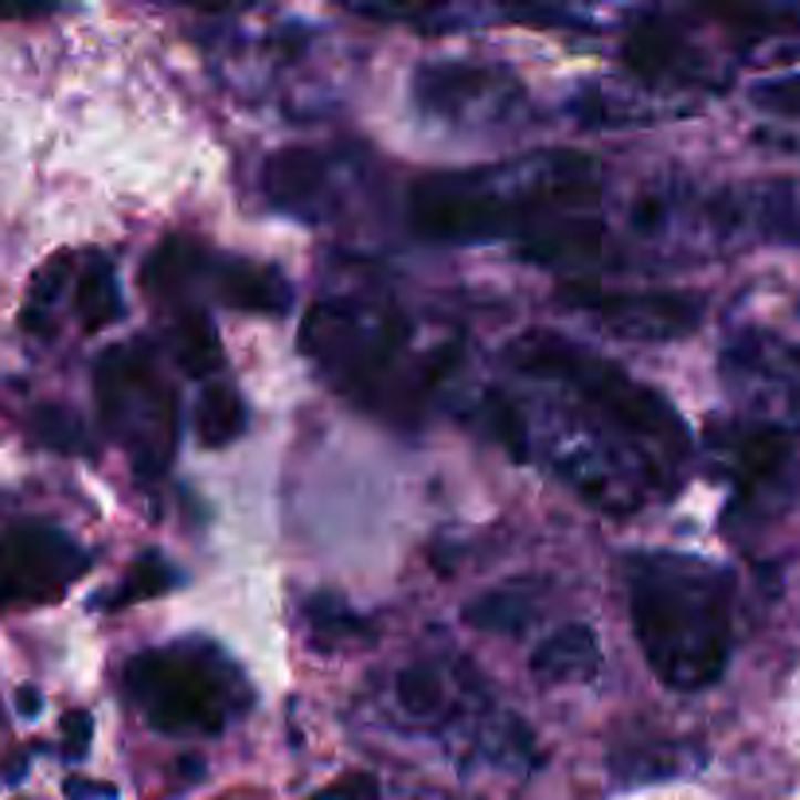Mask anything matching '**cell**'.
Listing matches in <instances>:
<instances>
[{"mask_svg":"<svg viewBox=\"0 0 800 800\" xmlns=\"http://www.w3.org/2000/svg\"><path fill=\"white\" fill-rule=\"evenodd\" d=\"M395 699H398V707H403V715L422 718V723L441 718L446 715V703H449L441 676L434 668H426V664H411V668L398 672L395 676Z\"/></svg>","mask_w":800,"mask_h":800,"instance_id":"obj_21","label":"cell"},{"mask_svg":"<svg viewBox=\"0 0 800 800\" xmlns=\"http://www.w3.org/2000/svg\"><path fill=\"white\" fill-rule=\"evenodd\" d=\"M48 4H24V9H9L0 4V20H32V17H48Z\"/></svg>","mask_w":800,"mask_h":800,"instance_id":"obj_31","label":"cell"},{"mask_svg":"<svg viewBox=\"0 0 800 800\" xmlns=\"http://www.w3.org/2000/svg\"><path fill=\"white\" fill-rule=\"evenodd\" d=\"M176 586V570L168 567V559L160 551H145L133 559V567L125 570L122 586L110 594V605H133V602H149L160 598Z\"/></svg>","mask_w":800,"mask_h":800,"instance_id":"obj_22","label":"cell"},{"mask_svg":"<svg viewBox=\"0 0 800 800\" xmlns=\"http://www.w3.org/2000/svg\"><path fill=\"white\" fill-rule=\"evenodd\" d=\"M71 266H75V258L71 254H55L32 278V293H28V305H24V313H20V324H24L28 332H48L51 329L48 309L55 305V298L63 293V281L71 278Z\"/></svg>","mask_w":800,"mask_h":800,"instance_id":"obj_24","label":"cell"},{"mask_svg":"<svg viewBox=\"0 0 800 800\" xmlns=\"http://www.w3.org/2000/svg\"><path fill=\"white\" fill-rule=\"evenodd\" d=\"M621 55H625V66L633 75L656 83V79H676L679 71H684L687 43L684 35L672 24H664V20H641V24L625 35Z\"/></svg>","mask_w":800,"mask_h":800,"instance_id":"obj_17","label":"cell"},{"mask_svg":"<svg viewBox=\"0 0 800 800\" xmlns=\"http://www.w3.org/2000/svg\"><path fill=\"white\" fill-rule=\"evenodd\" d=\"M91 570V554L51 523L28 520L0 531V610L59 602Z\"/></svg>","mask_w":800,"mask_h":800,"instance_id":"obj_7","label":"cell"},{"mask_svg":"<svg viewBox=\"0 0 800 800\" xmlns=\"http://www.w3.org/2000/svg\"><path fill=\"white\" fill-rule=\"evenodd\" d=\"M676 746H661V742H644V746H621L613 754V773L621 781L636 785V781H661V777H672L679 769Z\"/></svg>","mask_w":800,"mask_h":800,"instance_id":"obj_25","label":"cell"},{"mask_svg":"<svg viewBox=\"0 0 800 800\" xmlns=\"http://www.w3.org/2000/svg\"><path fill=\"white\" fill-rule=\"evenodd\" d=\"M211 262L215 254L204 242L188 239V235H173V239H165L145 258V266H141V285H145V293H153V298L160 301H180V305H188L191 285L211 278Z\"/></svg>","mask_w":800,"mask_h":800,"instance_id":"obj_13","label":"cell"},{"mask_svg":"<svg viewBox=\"0 0 800 800\" xmlns=\"http://www.w3.org/2000/svg\"><path fill=\"white\" fill-rule=\"evenodd\" d=\"M122 692L145 723L173 738L219 735L247 699V684L219 652L173 648L137 652L122 668Z\"/></svg>","mask_w":800,"mask_h":800,"instance_id":"obj_5","label":"cell"},{"mask_svg":"<svg viewBox=\"0 0 800 800\" xmlns=\"http://www.w3.org/2000/svg\"><path fill=\"white\" fill-rule=\"evenodd\" d=\"M94 738V718L86 710H66L63 718V754L66 758H83L91 750Z\"/></svg>","mask_w":800,"mask_h":800,"instance_id":"obj_27","label":"cell"},{"mask_svg":"<svg viewBox=\"0 0 800 800\" xmlns=\"http://www.w3.org/2000/svg\"><path fill=\"white\" fill-rule=\"evenodd\" d=\"M508 363L523 375H539V380H554L570 387L613 429H621L625 438L641 441V446H652L656 454L684 457L692 446L684 418L672 411L668 398L636 383L625 367L610 363L605 355L578 347L574 340L554 336V332H528V336L512 340Z\"/></svg>","mask_w":800,"mask_h":800,"instance_id":"obj_4","label":"cell"},{"mask_svg":"<svg viewBox=\"0 0 800 800\" xmlns=\"http://www.w3.org/2000/svg\"><path fill=\"white\" fill-rule=\"evenodd\" d=\"M598 196V165L586 153H539L508 168L426 176L411 191V224L438 242L500 239L520 227L582 207Z\"/></svg>","mask_w":800,"mask_h":800,"instance_id":"obj_1","label":"cell"},{"mask_svg":"<svg viewBox=\"0 0 800 800\" xmlns=\"http://www.w3.org/2000/svg\"><path fill=\"white\" fill-rule=\"evenodd\" d=\"M32 434L40 446L55 449V454H91V441H86V426L71 406L63 403H43L32 414Z\"/></svg>","mask_w":800,"mask_h":800,"instance_id":"obj_23","label":"cell"},{"mask_svg":"<svg viewBox=\"0 0 800 800\" xmlns=\"http://www.w3.org/2000/svg\"><path fill=\"white\" fill-rule=\"evenodd\" d=\"M313 800H380V781L372 773H352L332 785V789L316 792Z\"/></svg>","mask_w":800,"mask_h":800,"instance_id":"obj_28","label":"cell"},{"mask_svg":"<svg viewBox=\"0 0 800 800\" xmlns=\"http://www.w3.org/2000/svg\"><path fill=\"white\" fill-rule=\"evenodd\" d=\"M539 594L531 582H508V586H496L488 594H480L477 602H469L461 610V621L469 628L480 633H503V636H520L528 633V625L539 613Z\"/></svg>","mask_w":800,"mask_h":800,"instance_id":"obj_16","label":"cell"},{"mask_svg":"<svg viewBox=\"0 0 800 800\" xmlns=\"http://www.w3.org/2000/svg\"><path fill=\"white\" fill-rule=\"evenodd\" d=\"M520 86L508 71L485 63H461V59H441V63L418 66L414 75V102L426 117L438 122H469L472 114H500L508 102H516Z\"/></svg>","mask_w":800,"mask_h":800,"instance_id":"obj_9","label":"cell"},{"mask_svg":"<svg viewBox=\"0 0 800 800\" xmlns=\"http://www.w3.org/2000/svg\"><path fill=\"white\" fill-rule=\"evenodd\" d=\"M24 773H28V754H17V758H12L9 766H4V777H9V781L17 785Z\"/></svg>","mask_w":800,"mask_h":800,"instance_id":"obj_32","label":"cell"},{"mask_svg":"<svg viewBox=\"0 0 800 800\" xmlns=\"http://www.w3.org/2000/svg\"><path fill=\"white\" fill-rule=\"evenodd\" d=\"M17 710H20L24 718H35V715L43 710V695L35 692L32 684H24V687H20V695H17Z\"/></svg>","mask_w":800,"mask_h":800,"instance_id":"obj_30","label":"cell"},{"mask_svg":"<svg viewBox=\"0 0 800 800\" xmlns=\"http://www.w3.org/2000/svg\"><path fill=\"white\" fill-rule=\"evenodd\" d=\"M559 298L570 309L586 313L605 332L621 340H641V344H661L679 340L699 329L703 301L692 293H672V289H598L594 281H567Z\"/></svg>","mask_w":800,"mask_h":800,"instance_id":"obj_8","label":"cell"},{"mask_svg":"<svg viewBox=\"0 0 800 800\" xmlns=\"http://www.w3.org/2000/svg\"><path fill=\"white\" fill-rule=\"evenodd\" d=\"M63 797L66 800H114L117 789L114 785H94V781H86V777H66Z\"/></svg>","mask_w":800,"mask_h":800,"instance_id":"obj_29","label":"cell"},{"mask_svg":"<svg viewBox=\"0 0 800 800\" xmlns=\"http://www.w3.org/2000/svg\"><path fill=\"white\" fill-rule=\"evenodd\" d=\"M207 285H211V293L224 301L227 309H239V313L281 316L293 305V289H289L285 273L262 262H247V258L215 254Z\"/></svg>","mask_w":800,"mask_h":800,"instance_id":"obj_11","label":"cell"},{"mask_svg":"<svg viewBox=\"0 0 800 800\" xmlns=\"http://www.w3.org/2000/svg\"><path fill=\"white\" fill-rule=\"evenodd\" d=\"M309 641L321 652L352 648V644L372 641V628H367L363 617H355L347 605L332 602V598H313L309 602Z\"/></svg>","mask_w":800,"mask_h":800,"instance_id":"obj_20","label":"cell"},{"mask_svg":"<svg viewBox=\"0 0 800 800\" xmlns=\"http://www.w3.org/2000/svg\"><path fill=\"white\" fill-rule=\"evenodd\" d=\"M168 344H173V360L188 380H207L224 367V344L215 321L199 305L173 309V324H168Z\"/></svg>","mask_w":800,"mask_h":800,"instance_id":"obj_15","label":"cell"},{"mask_svg":"<svg viewBox=\"0 0 800 800\" xmlns=\"http://www.w3.org/2000/svg\"><path fill=\"white\" fill-rule=\"evenodd\" d=\"M531 676L539 684H586L602 672V644H598L594 625L586 621H570L559 633H551L528 661Z\"/></svg>","mask_w":800,"mask_h":800,"instance_id":"obj_12","label":"cell"},{"mask_svg":"<svg viewBox=\"0 0 800 800\" xmlns=\"http://www.w3.org/2000/svg\"><path fill=\"white\" fill-rule=\"evenodd\" d=\"M485 411H488V429H492V438L500 441L516 461H523V457H528V422H523L520 406H516L508 395H500V391H492Z\"/></svg>","mask_w":800,"mask_h":800,"instance_id":"obj_26","label":"cell"},{"mask_svg":"<svg viewBox=\"0 0 800 800\" xmlns=\"http://www.w3.org/2000/svg\"><path fill=\"white\" fill-rule=\"evenodd\" d=\"M602 239L605 227L598 219H554L520 242V258L531 266L562 270V266L590 262V258L602 254Z\"/></svg>","mask_w":800,"mask_h":800,"instance_id":"obj_14","label":"cell"},{"mask_svg":"<svg viewBox=\"0 0 800 800\" xmlns=\"http://www.w3.org/2000/svg\"><path fill=\"white\" fill-rule=\"evenodd\" d=\"M94 398L106 434L125 449L137 477H165L180 446V403L157 355L133 344L106 347L94 363Z\"/></svg>","mask_w":800,"mask_h":800,"instance_id":"obj_6","label":"cell"},{"mask_svg":"<svg viewBox=\"0 0 800 800\" xmlns=\"http://www.w3.org/2000/svg\"><path fill=\"white\" fill-rule=\"evenodd\" d=\"M422 800H434V797H422Z\"/></svg>","mask_w":800,"mask_h":800,"instance_id":"obj_33","label":"cell"},{"mask_svg":"<svg viewBox=\"0 0 800 800\" xmlns=\"http://www.w3.org/2000/svg\"><path fill=\"white\" fill-rule=\"evenodd\" d=\"M262 184L278 211L316 224V215H324V207H329L332 160L309 145H289L266 160Z\"/></svg>","mask_w":800,"mask_h":800,"instance_id":"obj_10","label":"cell"},{"mask_svg":"<svg viewBox=\"0 0 800 800\" xmlns=\"http://www.w3.org/2000/svg\"><path fill=\"white\" fill-rule=\"evenodd\" d=\"M628 617L644 661L672 692L718 684L730 661V578L687 554H644L628 567Z\"/></svg>","mask_w":800,"mask_h":800,"instance_id":"obj_2","label":"cell"},{"mask_svg":"<svg viewBox=\"0 0 800 800\" xmlns=\"http://www.w3.org/2000/svg\"><path fill=\"white\" fill-rule=\"evenodd\" d=\"M301 352L363 411L411 426L441 372L411 367V324L367 301H316L301 324Z\"/></svg>","mask_w":800,"mask_h":800,"instance_id":"obj_3","label":"cell"},{"mask_svg":"<svg viewBox=\"0 0 800 800\" xmlns=\"http://www.w3.org/2000/svg\"><path fill=\"white\" fill-rule=\"evenodd\" d=\"M247 429V406L231 383H211L196 406V438L207 449H224Z\"/></svg>","mask_w":800,"mask_h":800,"instance_id":"obj_19","label":"cell"},{"mask_svg":"<svg viewBox=\"0 0 800 800\" xmlns=\"http://www.w3.org/2000/svg\"><path fill=\"white\" fill-rule=\"evenodd\" d=\"M79 321H83V332H102L122 316V293H117V273L110 266L106 254H91L83 262V273H79Z\"/></svg>","mask_w":800,"mask_h":800,"instance_id":"obj_18","label":"cell"}]
</instances>
